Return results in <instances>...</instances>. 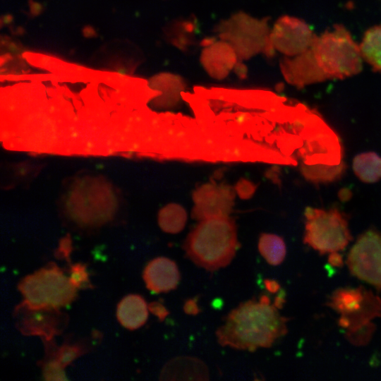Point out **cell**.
Masks as SVG:
<instances>
[{"instance_id": "obj_1", "label": "cell", "mask_w": 381, "mask_h": 381, "mask_svg": "<svg viewBox=\"0 0 381 381\" xmlns=\"http://www.w3.org/2000/svg\"><path fill=\"white\" fill-rule=\"evenodd\" d=\"M274 304L255 299L241 303L226 317L216 331L218 343L238 350L269 348L287 332L288 318Z\"/></svg>"}, {"instance_id": "obj_10", "label": "cell", "mask_w": 381, "mask_h": 381, "mask_svg": "<svg viewBox=\"0 0 381 381\" xmlns=\"http://www.w3.org/2000/svg\"><path fill=\"white\" fill-rule=\"evenodd\" d=\"M193 198L195 207L192 216L202 221L228 217L234 204V192L227 186L207 183L193 193Z\"/></svg>"}, {"instance_id": "obj_2", "label": "cell", "mask_w": 381, "mask_h": 381, "mask_svg": "<svg viewBox=\"0 0 381 381\" xmlns=\"http://www.w3.org/2000/svg\"><path fill=\"white\" fill-rule=\"evenodd\" d=\"M238 247L236 226L229 217L202 220L183 246L188 258L209 271L227 266Z\"/></svg>"}, {"instance_id": "obj_21", "label": "cell", "mask_w": 381, "mask_h": 381, "mask_svg": "<svg viewBox=\"0 0 381 381\" xmlns=\"http://www.w3.org/2000/svg\"><path fill=\"white\" fill-rule=\"evenodd\" d=\"M54 325L49 324L48 316L44 317L40 313H36L24 321V326L29 334L43 335L47 339L52 338L56 333Z\"/></svg>"}, {"instance_id": "obj_20", "label": "cell", "mask_w": 381, "mask_h": 381, "mask_svg": "<svg viewBox=\"0 0 381 381\" xmlns=\"http://www.w3.org/2000/svg\"><path fill=\"white\" fill-rule=\"evenodd\" d=\"M187 221V214L184 208L175 203L163 207L158 214L160 228L167 233L177 234L182 231Z\"/></svg>"}, {"instance_id": "obj_24", "label": "cell", "mask_w": 381, "mask_h": 381, "mask_svg": "<svg viewBox=\"0 0 381 381\" xmlns=\"http://www.w3.org/2000/svg\"><path fill=\"white\" fill-rule=\"evenodd\" d=\"M64 367L55 359L44 365L43 375L46 380H66Z\"/></svg>"}, {"instance_id": "obj_25", "label": "cell", "mask_w": 381, "mask_h": 381, "mask_svg": "<svg viewBox=\"0 0 381 381\" xmlns=\"http://www.w3.org/2000/svg\"><path fill=\"white\" fill-rule=\"evenodd\" d=\"M71 283L75 288H81L88 283V274L84 264L75 263L71 267V276L68 277Z\"/></svg>"}, {"instance_id": "obj_23", "label": "cell", "mask_w": 381, "mask_h": 381, "mask_svg": "<svg viewBox=\"0 0 381 381\" xmlns=\"http://www.w3.org/2000/svg\"><path fill=\"white\" fill-rule=\"evenodd\" d=\"M82 353L83 351L78 346L64 344L58 350L56 359L65 368Z\"/></svg>"}, {"instance_id": "obj_14", "label": "cell", "mask_w": 381, "mask_h": 381, "mask_svg": "<svg viewBox=\"0 0 381 381\" xmlns=\"http://www.w3.org/2000/svg\"><path fill=\"white\" fill-rule=\"evenodd\" d=\"M208 370L198 358L179 357L169 361L161 373V380H208Z\"/></svg>"}, {"instance_id": "obj_3", "label": "cell", "mask_w": 381, "mask_h": 381, "mask_svg": "<svg viewBox=\"0 0 381 381\" xmlns=\"http://www.w3.org/2000/svg\"><path fill=\"white\" fill-rule=\"evenodd\" d=\"M116 198L104 179L85 176L73 183L65 208L68 217L82 226H99L110 220L116 210Z\"/></svg>"}, {"instance_id": "obj_7", "label": "cell", "mask_w": 381, "mask_h": 381, "mask_svg": "<svg viewBox=\"0 0 381 381\" xmlns=\"http://www.w3.org/2000/svg\"><path fill=\"white\" fill-rule=\"evenodd\" d=\"M351 273L381 291V234L369 229L361 234L346 259Z\"/></svg>"}, {"instance_id": "obj_12", "label": "cell", "mask_w": 381, "mask_h": 381, "mask_svg": "<svg viewBox=\"0 0 381 381\" xmlns=\"http://www.w3.org/2000/svg\"><path fill=\"white\" fill-rule=\"evenodd\" d=\"M143 277L150 291L154 293L168 292L176 288L180 273L174 261L160 257L147 265Z\"/></svg>"}, {"instance_id": "obj_31", "label": "cell", "mask_w": 381, "mask_h": 381, "mask_svg": "<svg viewBox=\"0 0 381 381\" xmlns=\"http://www.w3.org/2000/svg\"><path fill=\"white\" fill-rule=\"evenodd\" d=\"M264 282L266 289L270 293L274 294L280 289V285L276 280L265 279Z\"/></svg>"}, {"instance_id": "obj_26", "label": "cell", "mask_w": 381, "mask_h": 381, "mask_svg": "<svg viewBox=\"0 0 381 381\" xmlns=\"http://www.w3.org/2000/svg\"><path fill=\"white\" fill-rule=\"evenodd\" d=\"M235 188L241 198L248 199L254 194L256 186L252 182L241 179L236 185Z\"/></svg>"}, {"instance_id": "obj_9", "label": "cell", "mask_w": 381, "mask_h": 381, "mask_svg": "<svg viewBox=\"0 0 381 381\" xmlns=\"http://www.w3.org/2000/svg\"><path fill=\"white\" fill-rule=\"evenodd\" d=\"M310 26L303 20L289 16L279 18L270 35L271 46L291 57L310 49L316 40Z\"/></svg>"}, {"instance_id": "obj_8", "label": "cell", "mask_w": 381, "mask_h": 381, "mask_svg": "<svg viewBox=\"0 0 381 381\" xmlns=\"http://www.w3.org/2000/svg\"><path fill=\"white\" fill-rule=\"evenodd\" d=\"M222 38L228 41L241 57L249 58L266 46V23L253 19L245 14H238L226 21Z\"/></svg>"}, {"instance_id": "obj_18", "label": "cell", "mask_w": 381, "mask_h": 381, "mask_svg": "<svg viewBox=\"0 0 381 381\" xmlns=\"http://www.w3.org/2000/svg\"><path fill=\"white\" fill-rule=\"evenodd\" d=\"M355 174L365 183H375L381 179V157L373 152L356 155L353 161Z\"/></svg>"}, {"instance_id": "obj_11", "label": "cell", "mask_w": 381, "mask_h": 381, "mask_svg": "<svg viewBox=\"0 0 381 381\" xmlns=\"http://www.w3.org/2000/svg\"><path fill=\"white\" fill-rule=\"evenodd\" d=\"M281 68L285 79L299 87L327 79L317 62L313 47L293 59L284 58Z\"/></svg>"}, {"instance_id": "obj_32", "label": "cell", "mask_w": 381, "mask_h": 381, "mask_svg": "<svg viewBox=\"0 0 381 381\" xmlns=\"http://www.w3.org/2000/svg\"><path fill=\"white\" fill-rule=\"evenodd\" d=\"M285 301L284 297L278 296L274 298V306L278 309L282 308Z\"/></svg>"}, {"instance_id": "obj_4", "label": "cell", "mask_w": 381, "mask_h": 381, "mask_svg": "<svg viewBox=\"0 0 381 381\" xmlns=\"http://www.w3.org/2000/svg\"><path fill=\"white\" fill-rule=\"evenodd\" d=\"M313 49L327 79H344L358 74L363 61L359 44L341 25L317 36Z\"/></svg>"}, {"instance_id": "obj_16", "label": "cell", "mask_w": 381, "mask_h": 381, "mask_svg": "<svg viewBox=\"0 0 381 381\" xmlns=\"http://www.w3.org/2000/svg\"><path fill=\"white\" fill-rule=\"evenodd\" d=\"M371 293L362 286L339 289L332 293L327 305L341 315H350L358 312L365 306Z\"/></svg>"}, {"instance_id": "obj_17", "label": "cell", "mask_w": 381, "mask_h": 381, "mask_svg": "<svg viewBox=\"0 0 381 381\" xmlns=\"http://www.w3.org/2000/svg\"><path fill=\"white\" fill-rule=\"evenodd\" d=\"M359 47L363 59L373 71L381 72V25L365 31Z\"/></svg>"}, {"instance_id": "obj_28", "label": "cell", "mask_w": 381, "mask_h": 381, "mask_svg": "<svg viewBox=\"0 0 381 381\" xmlns=\"http://www.w3.org/2000/svg\"><path fill=\"white\" fill-rule=\"evenodd\" d=\"M183 310L188 315H195L200 312L198 303L195 299L187 300L183 306Z\"/></svg>"}, {"instance_id": "obj_29", "label": "cell", "mask_w": 381, "mask_h": 381, "mask_svg": "<svg viewBox=\"0 0 381 381\" xmlns=\"http://www.w3.org/2000/svg\"><path fill=\"white\" fill-rule=\"evenodd\" d=\"M58 250V253H61L64 258H68L69 253L71 250V240L70 238H68V236L61 241Z\"/></svg>"}, {"instance_id": "obj_27", "label": "cell", "mask_w": 381, "mask_h": 381, "mask_svg": "<svg viewBox=\"0 0 381 381\" xmlns=\"http://www.w3.org/2000/svg\"><path fill=\"white\" fill-rule=\"evenodd\" d=\"M149 310L162 321L169 314L166 308L159 302H152L148 305Z\"/></svg>"}, {"instance_id": "obj_13", "label": "cell", "mask_w": 381, "mask_h": 381, "mask_svg": "<svg viewBox=\"0 0 381 381\" xmlns=\"http://www.w3.org/2000/svg\"><path fill=\"white\" fill-rule=\"evenodd\" d=\"M236 53L230 44L218 42L204 49L201 61L211 76L222 79L228 75L236 64Z\"/></svg>"}, {"instance_id": "obj_30", "label": "cell", "mask_w": 381, "mask_h": 381, "mask_svg": "<svg viewBox=\"0 0 381 381\" xmlns=\"http://www.w3.org/2000/svg\"><path fill=\"white\" fill-rule=\"evenodd\" d=\"M328 262L334 267H341L344 265L342 255L338 251L330 253L328 258Z\"/></svg>"}, {"instance_id": "obj_5", "label": "cell", "mask_w": 381, "mask_h": 381, "mask_svg": "<svg viewBox=\"0 0 381 381\" xmlns=\"http://www.w3.org/2000/svg\"><path fill=\"white\" fill-rule=\"evenodd\" d=\"M24 297L21 306L28 310L56 309L76 296L75 288L54 264L25 277L18 286Z\"/></svg>"}, {"instance_id": "obj_19", "label": "cell", "mask_w": 381, "mask_h": 381, "mask_svg": "<svg viewBox=\"0 0 381 381\" xmlns=\"http://www.w3.org/2000/svg\"><path fill=\"white\" fill-rule=\"evenodd\" d=\"M258 250L272 265L281 264L286 256V245L283 238L272 234H262L258 241Z\"/></svg>"}, {"instance_id": "obj_6", "label": "cell", "mask_w": 381, "mask_h": 381, "mask_svg": "<svg viewBox=\"0 0 381 381\" xmlns=\"http://www.w3.org/2000/svg\"><path fill=\"white\" fill-rule=\"evenodd\" d=\"M305 216L303 241L320 254L342 250L352 239L346 218L336 208L308 207Z\"/></svg>"}, {"instance_id": "obj_22", "label": "cell", "mask_w": 381, "mask_h": 381, "mask_svg": "<svg viewBox=\"0 0 381 381\" xmlns=\"http://www.w3.org/2000/svg\"><path fill=\"white\" fill-rule=\"evenodd\" d=\"M374 329L373 324L370 322L353 331H347L346 337L355 345H365L370 341Z\"/></svg>"}, {"instance_id": "obj_15", "label": "cell", "mask_w": 381, "mask_h": 381, "mask_svg": "<svg viewBox=\"0 0 381 381\" xmlns=\"http://www.w3.org/2000/svg\"><path fill=\"white\" fill-rule=\"evenodd\" d=\"M116 316L121 325L133 330L146 322L148 306L145 299L140 295L130 294L123 298L118 304Z\"/></svg>"}]
</instances>
